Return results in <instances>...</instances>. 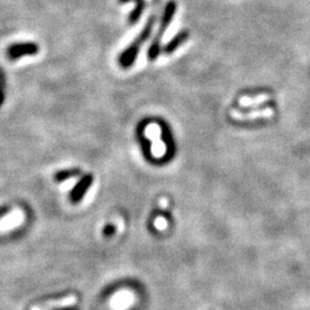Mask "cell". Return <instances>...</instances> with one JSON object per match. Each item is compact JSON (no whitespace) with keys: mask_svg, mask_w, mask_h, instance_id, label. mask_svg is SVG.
<instances>
[{"mask_svg":"<svg viewBox=\"0 0 310 310\" xmlns=\"http://www.w3.org/2000/svg\"><path fill=\"white\" fill-rule=\"evenodd\" d=\"M39 52V47L34 43H17L12 44L7 48V57L11 60H17V59L26 56H34Z\"/></svg>","mask_w":310,"mask_h":310,"instance_id":"277c9868","label":"cell"},{"mask_svg":"<svg viewBox=\"0 0 310 310\" xmlns=\"http://www.w3.org/2000/svg\"><path fill=\"white\" fill-rule=\"evenodd\" d=\"M135 295L129 289H121L116 292L111 300V306L114 310H125L132 306Z\"/></svg>","mask_w":310,"mask_h":310,"instance_id":"8992f818","label":"cell"},{"mask_svg":"<svg viewBox=\"0 0 310 310\" xmlns=\"http://www.w3.org/2000/svg\"><path fill=\"white\" fill-rule=\"evenodd\" d=\"M76 183H77V178H76V177H72V178H69V179L63 181V183L61 184V188L60 189L63 192L70 191L72 188H75Z\"/></svg>","mask_w":310,"mask_h":310,"instance_id":"8fae6325","label":"cell"},{"mask_svg":"<svg viewBox=\"0 0 310 310\" xmlns=\"http://www.w3.org/2000/svg\"><path fill=\"white\" fill-rule=\"evenodd\" d=\"M90 184H91V177H88V176L84 177V178H83V180L80 183V185H78V188L76 189L75 193H74L72 199L74 200L80 199L81 195L84 193V191L88 188V186H90Z\"/></svg>","mask_w":310,"mask_h":310,"instance_id":"30bf717a","label":"cell"},{"mask_svg":"<svg viewBox=\"0 0 310 310\" xmlns=\"http://www.w3.org/2000/svg\"><path fill=\"white\" fill-rule=\"evenodd\" d=\"M189 31H180L176 34V36L171 39V41H169L168 43H167V45L165 46L163 48V52L166 54H171L174 53L177 48H178L179 46L183 45V44L188 41L189 39Z\"/></svg>","mask_w":310,"mask_h":310,"instance_id":"52a82bcc","label":"cell"},{"mask_svg":"<svg viewBox=\"0 0 310 310\" xmlns=\"http://www.w3.org/2000/svg\"><path fill=\"white\" fill-rule=\"evenodd\" d=\"M120 3L124 4V3H135V8L134 11L130 13L129 15V22L131 24L137 23L138 20L140 19L141 14L144 13L145 7H146V2L145 0H119Z\"/></svg>","mask_w":310,"mask_h":310,"instance_id":"ba28073f","label":"cell"},{"mask_svg":"<svg viewBox=\"0 0 310 310\" xmlns=\"http://www.w3.org/2000/svg\"><path fill=\"white\" fill-rule=\"evenodd\" d=\"M24 213L21 209H13L11 213L0 220V232H9L13 229L19 228L24 222Z\"/></svg>","mask_w":310,"mask_h":310,"instance_id":"5b68a950","label":"cell"},{"mask_svg":"<svg viewBox=\"0 0 310 310\" xmlns=\"http://www.w3.org/2000/svg\"><path fill=\"white\" fill-rule=\"evenodd\" d=\"M77 298L74 297V295H70V297H67L65 299L58 300V301H53L51 303L47 304L48 308H63V307H70L74 306L76 303Z\"/></svg>","mask_w":310,"mask_h":310,"instance_id":"9c48e42d","label":"cell"},{"mask_svg":"<svg viewBox=\"0 0 310 310\" xmlns=\"http://www.w3.org/2000/svg\"><path fill=\"white\" fill-rule=\"evenodd\" d=\"M160 206H161V208H166V207H167V200L162 199V200L160 201Z\"/></svg>","mask_w":310,"mask_h":310,"instance_id":"4fadbf2b","label":"cell"},{"mask_svg":"<svg viewBox=\"0 0 310 310\" xmlns=\"http://www.w3.org/2000/svg\"><path fill=\"white\" fill-rule=\"evenodd\" d=\"M154 226L159 231H163L167 229V226H168V222H167V220L165 217L159 216V217H156V220L154 221Z\"/></svg>","mask_w":310,"mask_h":310,"instance_id":"7c38bea8","label":"cell"},{"mask_svg":"<svg viewBox=\"0 0 310 310\" xmlns=\"http://www.w3.org/2000/svg\"><path fill=\"white\" fill-rule=\"evenodd\" d=\"M177 11V4L174 2V0H170V2L166 5L163 15H162L161 22H160V27H159V31L155 34V37L152 42L151 46L149 48V59L151 61H154L157 59L160 54V46H161V39L163 37V34L167 30V28L169 27V24L171 23L172 20H174V16Z\"/></svg>","mask_w":310,"mask_h":310,"instance_id":"7a4b0ae2","label":"cell"},{"mask_svg":"<svg viewBox=\"0 0 310 310\" xmlns=\"http://www.w3.org/2000/svg\"><path fill=\"white\" fill-rule=\"evenodd\" d=\"M155 22H156V15L153 14V15H151L150 19L147 20L145 27L142 28L141 32L138 34L135 41L130 44V46L122 52V54L119 58V62L122 68L126 69L134 66V63L138 58V54L140 52L141 45L150 38Z\"/></svg>","mask_w":310,"mask_h":310,"instance_id":"6da1fadb","label":"cell"},{"mask_svg":"<svg viewBox=\"0 0 310 310\" xmlns=\"http://www.w3.org/2000/svg\"><path fill=\"white\" fill-rule=\"evenodd\" d=\"M32 310H39L38 308H32Z\"/></svg>","mask_w":310,"mask_h":310,"instance_id":"9a60e30c","label":"cell"},{"mask_svg":"<svg viewBox=\"0 0 310 310\" xmlns=\"http://www.w3.org/2000/svg\"><path fill=\"white\" fill-rule=\"evenodd\" d=\"M162 129L159 124L155 123H150L145 127V136L149 138L152 142L151 153L155 159H162L166 155L167 146L165 141L161 140Z\"/></svg>","mask_w":310,"mask_h":310,"instance_id":"3957f363","label":"cell"},{"mask_svg":"<svg viewBox=\"0 0 310 310\" xmlns=\"http://www.w3.org/2000/svg\"><path fill=\"white\" fill-rule=\"evenodd\" d=\"M4 100V95H3V92H2V90H0V103H2V101Z\"/></svg>","mask_w":310,"mask_h":310,"instance_id":"5bb4252c","label":"cell"}]
</instances>
